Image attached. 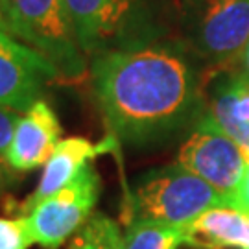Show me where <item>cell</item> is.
<instances>
[{"label": "cell", "mask_w": 249, "mask_h": 249, "mask_svg": "<svg viewBox=\"0 0 249 249\" xmlns=\"http://www.w3.org/2000/svg\"><path fill=\"white\" fill-rule=\"evenodd\" d=\"M89 76L111 137L142 146L203 115L199 78L183 48L150 43L98 55Z\"/></svg>", "instance_id": "6da1fadb"}, {"label": "cell", "mask_w": 249, "mask_h": 249, "mask_svg": "<svg viewBox=\"0 0 249 249\" xmlns=\"http://www.w3.org/2000/svg\"><path fill=\"white\" fill-rule=\"evenodd\" d=\"M67 8L87 61L155 43L151 0H67Z\"/></svg>", "instance_id": "7a4b0ae2"}, {"label": "cell", "mask_w": 249, "mask_h": 249, "mask_svg": "<svg viewBox=\"0 0 249 249\" xmlns=\"http://www.w3.org/2000/svg\"><path fill=\"white\" fill-rule=\"evenodd\" d=\"M9 37L36 50L63 80L87 76V59L81 53L67 0H6Z\"/></svg>", "instance_id": "3957f363"}, {"label": "cell", "mask_w": 249, "mask_h": 249, "mask_svg": "<svg viewBox=\"0 0 249 249\" xmlns=\"http://www.w3.org/2000/svg\"><path fill=\"white\" fill-rule=\"evenodd\" d=\"M129 201V222L148 220L176 227H187L213 207L229 205L216 188L178 162L144 174Z\"/></svg>", "instance_id": "277c9868"}, {"label": "cell", "mask_w": 249, "mask_h": 249, "mask_svg": "<svg viewBox=\"0 0 249 249\" xmlns=\"http://www.w3.org/2000/svg\"><path fill=\"white\" fill-rule=\"evenodd\" d=\"M183 30L194 53L229 69L249 39V0H183Z\"/></svg>", "instance_id": "5b68a950"}, {"label": "cell", "mask_w": 249, "mask_h": 249, "mask_svg": "<svg viewBox=\"0 0 249 249\" xmlns=\"http://www.w3.org/2000/svg\"><path fill=\"white\" fill-rule=\"evenodd\" d=\"M100 185L98 172L89 164L72 183L34 205L28 211V216H24L34 244L46 249H57L74 236L94 214Z\"/></svg>", "instance_id": "8992f818"}, {"label": "cell", "mask_w": 249, "mask_h": 249, "mask_svg": "<svg viewBox=\"0 0 249 249\" xmlns=\"http://www.w3.org/2000/svg\"><path fill=\"white\" fill-rule=\"evenodd\" d=\"M178 164L216 188L231 207L232 196L248 168V155L231 137L201 115L179 148Z\"/></svg>", "instance_id": "52a82bcc"}, {"label": "cell", "mask_w": 249, "mask_h": 249, "mask_svg": "<svg viewBox=\"0 0 249 249\" xmlns=\"http://www.w3.org/2000/svg\"><path fill=\"white\" fill-rule=\"evenodd\" d=\"M59 78L43 55L8 36H0V106L26 113L43 98L45 83Z\"/></svg>", "instance_id": "ba28073f"}, {"label": "cell", "mask_w": 249, "mask_h": 249, "mask_svg": "<svg viewBox=\"0 0 249 249\" xmlns=\"http://www.w3.org/2000/svg\"><path fill=\"white\" fill-rule=\"evenodd\" d=\"M61 124L50 104L39 100L15 125L4 160L15 172H32L46 164L61 141Z\"/></svg>", "instance_id": "9c48e42d"}, {"label": "cell", "mask_w": 249, "mask_h": 249, "mask_svg": "<svg viewBox=\"0 0 249 249\" xmlns=\"http://www.w3.org/2000/svg\"><path fill=\"white\" fill-rule=\"evenodd\" d=\"M203 116L240 146L249 160V83L231 69L213 74Z\"/></svg>", "instance_id": "30bf717a"}, {"label": "cell", "mask_w": 249, "mask_h": 249, "mask_svg": "<svg viewBox=\"0 0 249 249\" xmlns=\"http://www.w3.org/2000/svg\"><path fill=\"white\" fill-rule=\"evenodd\" d=\"M116 139L107 137L104 142H90L83 137H71L57 142L52 151L50 159L46 160L43 176L39 179V185L34 194L24 201V211H30L34 205L43 201L45 197L55 194L57 190L67 187L81 174L85 166L92 164V160L106 151L115 150Z\"/></svg>", "instance_id": "8fae6325"}, {"label": "cell", "mask_w": 249, "mask_h": 249, "mask_svg": "<svg viewBox=\"0 0 249 249\" xmlns=\"http://www.w3.org/2000/svg\"><path fill=\"white\" fill-rule=\"evenodd\" d=\"M185 244L199 249H249V216L222 205L213 207L183 227Z\"/></svg>", "instance_id": "7c38bea8"}, {"label": "cell", "mask_w": 249, "mask_h": 249, "mask_svg": "<svg viewBox=\"0 0 249 249\" xmlns=\"http://www.w3.org/2000/svg\"><path fill=\"white\" fill-rule=\"evenodd\" d=\"M183 244V227L148 220L129 222L124 234V249H178Z\"/></svg>", "instance_id": "4fadbf2b"}, {"label": "cell", "mask_w": 249, "mask_h": 249, "mask_svg": "<svg viewBox=\"0 0 249 249\" xmlns=\"http://www.w3.org/2000/svg\"><path fill=\"white\" fill-rule=\"evenodd\" d=\"M71 249H124V234L115 220L94 213L72 236Z\"/></svg>", "instance_id": "5bb4252c"}, {"label": "cell", "mask_w": 249, "mask_h": 249, "mask_svg": "<svg viewBox=\"0 0 249 249\" xmlns=\"http://www.w3.org/2000/svg\"><path fill=\"white\" fill-rule=\"evenodd\" d=\"M34 244L22 218H0V249H28Z\"/></svg>", "instance_id": "9a60e30c"}, {"label": "cell", "mask_w": 249, "mask_h": 249, "mask_svg": "<svg viewBox=\"0 0 249 249\" xmlns=\"http://www.w3.org/2000/svg\"><path fill=\"white\" fill-rule=\"evenodd\" d=\"M18 120H20V113L0 106V157L6 155Z\"/></svg>", "instance_id": "2e32d148"}, {"label": "cell", "mask_w": 249, "mask_h": 249, "mask_svg": "<svg viewBox=\"0 0 249 249\" xmlns=\"http://www.w3.org/2000/svg\"><path fill=\"white\" fill-rule=\"evenodd\" d=\"M231 207L242 211L244 214L249 216V160H248V168H246V174H244V179H242L240 187L234 192L231 201Z\"/></svg>", "instance_id": "e0dca14e"}, {"label": "cell", "mask_w": 249, "mask_h": 249, "mask_svg": "<svg viewBox=\"0 0 249 249\" xmlns=\"http://www.w3.org/2000/svg\"><path fill=\"white\" fill-rule=\"evenodd\" d=\"M229 69L234 71L242 80H246L249 83V39L248 43H246V46H244V50L240 52V55L236 57V61L232 63Z\"/></svg>", "instance_id": "ac0fdd59"}, {"label": "cell", "mask_w": 249, "mask_h": 249, "mask_svg": "<svg viewBox=\"0 0 249 249\" xmlns=\"http://www.w3.org/2000/svg\"><path fill=\"white\" fill-rule=\"evenodd\" d=\"M0 36H8V20H6V0H0ZM13 39V37H11Z\"/></svg>", "instance_id": "d6986e66"}, {"label": "cell", "mask_w": 249, "mask_h": 249, "mask_svg": "<svg viewBox=\"0 0 249 249\" xmlns=\"http://www.w3.org/2000/svg\"><path fill=\"white\" fill-rule=\"evenodd\" d=\"M6 185H8V176H6L4 164H2V160H0V196H2V192H4Z\"/></svg>", "instance_id": "ffe728a7"}]
</instances>
